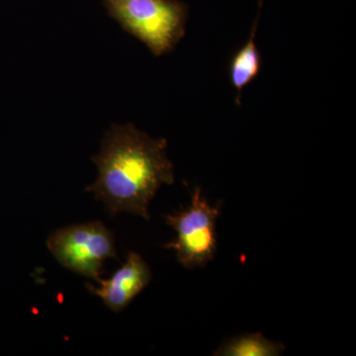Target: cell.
Listing matches in <instances>:
<instances>
[{"label":"cell","instance_id":"1","mask_svg":"<svg viewBox=\"0 0 356 356\" xmlns=\"http://www.w3.org/2000/svg\"><path fill=\"white\" fill-rule=\"evenodd\" d=\"M91 159L98 177L86 191L104 204L112 217L127 212L149 220V203L156 192L175 182L168 140L154 139L131 123L112 126Z\"/></svg>","mask_w":356,"mask_h":356},{"label":"cell","instance_id":"2","mask_svg":"<svg viewBox=\"0 0 356 356\" xmlns=\"http://www.w3.org/2000/svg\"><path fill=\"white\" fill-rule=\"evenodd\" d=\"M110 17L156 57L172 53L185 35L188 6L179 0H102Z\"/></svg>","mask_w":356,"mask_h":356},{"label":"cell","instance_id":"3","mask_svg":"<svg viewBox=\"0 0 356 356\" xmlns=\"http://www.w3.org/2000/svg\"><path fill=\"white\" fill-rule=\"evenodd\" d=\"M221 203L211 206L197 187L191 195L188 208L165 217L166 224L177 233V238L166 243L177 261L185 268H195L209 264L217 250L216 222Z\"/></svg>","mask_w":356,"mask_h":356},{"label":"cell","instance_id":"4","mask_svg":"<svg viewBox=\"0 0 356 356\" xmlns=\"http://www.w3.org/2000/svg\"><path fill=\"white\" fill-rule=\"evenodd\" d=\"M47 248L63 266L97 281L107 259H117L114 234L99 221L53 232Z\"/></svg>","mask_w":356,"mask_h":356},{"label":"cell","instance_id":"5","mask_svg":"<svg viewBox=\"0 0 356 356\" xmlns=\"http://www.w3.org/2000/svg\"><path fill=\"white\" fill-rule=\"evenodd\" d=\"M152 280V270L147 262L138 252H131L125 264L109 280H98L100 286L86 283V288L97 295L110 310L123 311Z\"/></svg>","mask_w":356,"mask_h":356},{"label":"cell","instance_id":"6","mask_svg":"<svg viewBox=\"0 0 356 356\" xmlns=\"http://www.w3.org/2000/svg\"><path fill=\"white\" fill-rule=\"evenodd\" d=\"M257 29V20L252 26L250 37L247 43L236 51L229 64V79L234 88L238 91V104H240L241 93L243 89L252 83L261 72V57L254 40Z\"/></svg>","mask_w":356,"mask_h":356},{"label":"cell","instance_id":"7","mask_svg":"<svg viewBox=\"0 0 356 356\" xmlns=\"http://www.w3.org/2000/svg\"><path fill=\"white\" fill-rule=\"evenodd\" d=\"M285 350L284 344L275 343L259 332L229 339L220 346L218 356H277Z\"/></svg>","mask_w":356,"mask_h":356}]
</instances>
